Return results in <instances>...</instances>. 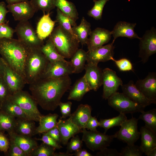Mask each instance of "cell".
Here are the masks:
<instances>
[{
  "label": "cell",
  "mask_w": 156,
  "mask_h": 156,
  "mask_svg": "<svg viewBox=\"0 0 156 156\" xmlns=\"http://www.w3.org/2000/svg\"><path fill=\"white\" fill-rule=\"evenodd\" d=\"M71 83L69 75L57 78H42L29 84V89L38 105L43 109L53 111Z\"/></svg>",
  "instance_id": "6da1fadb"
},
{
  "label": "cell",
  "mask_w": 156,
  "mask_h": 156,
  "mask_svg": "<svg viewBox=\"0 0 156 156\" xmlns=\"http://www.w3.org/2000/svg\"><path fill=\"white\" fill-rule=\"evenodd\" d=\"M29 49L18 39H0V54L6 63L25 79L24 68Z\"/></svg>",
  "instance_id": "7a4b0ae2"
},
{
  "label": "cell",
  "mask_w": 156,
  "mask_h": 156,
  "mask_svg": "<svg viewBox=\"0 0 156 156\" xmlns=\"http://www.w3.org/2000/svg\"><path fill=\"white\" fill-rule=\"evenodd\" d=\"M50 63L40 49L29 50L24 68L26 83L31 84L43 78Z\"/></svg>",
  "instance_id": "3957f363"
},
{
  "label": "cell",
  "mask_w": 156,
  "mask_h": 156,
  "mask_svg": "<svg viewBox=\"0 0 156 156\" xmlns=\"http://www.w3.org/2000/svg\"><path fill=\"white\" fill-rule=\"evenodd\" d=\"M49 38L64 58H71L78 49L79 42L77 38L59 25L54 29Z\"/></svg>",
  "instance_id": "277c9868"
},
{
  "label": "cell",
  "mask_w": 156,
  "mask_h": 156,
  "mask_svg": "<svg viewBox=\"0 0 156 156\" xmlns=\"http://www.w3.org/2000/svg\"><path fill=\"white\" fill-rule=\"evenodd\" d=\"M8 98L21 107L29 119L39 121L42 115L36 102L27 92L21 90L10 94Z\"/></svg>",
  "instance_id": "5b68a950"
},
{
  "label": "cell",
  "mask_w": 156,
  "mask_h": 156,
  "mask_svg": "<svg viewBox=\"0 0 156 156\" xmlns=\"http://www.w3.org/2000/svg\"><path fill=\"white\" fill-rule=\"evenodd\" d=\"M15 29L18 39L29 50L40 49L44 44L28 21H19Z\"/></svg>",
  "instance_id": "8992f818"
},
{
  "label": "cell",
  "mask_w": 156,
  "mask_h": 156,
  "mask_svg": "<svg viewBox=\"0 0 156 156\" xmlns=\"http://www.w3.org/2000/svg\"><path fill=\"white\" fill-rule=\"evenodd\" d=\"M108 104L120 113L141 112L145 107L135 103L123 93L116 92L108 99Z\"/></svg>",
  "instance_id": "52a82bcc"
},
{
  "label": "cell",
  "mask_w": 156,
  "mask_h": 156,
  "mask_svg": "<svg viewBox=\"0 0 156 156\" xmlns=\"http://www.w3.org/2000/svg\"><path fill=\"white\" fill-rule=\"evenodd\" d=\"M83 133L82 140L86 146L94 151L100 150L109 146L115 138V135H108L96 131H87L86 129L81 131Z\"/></svg>",
  "instance_id": "ba28073f"
},
{
  "label": "cell",
  "mask_w": 156,
  "mask_h": 156,
  "mask_svg": "<svg viewBox=\"0 0 156 156\" xmlns=\"http://www.w3.org/2000/svg\"><path fill=\"white\" fill-rule=\"evenodd\" d=\"M138 120L132 117L124 121L120 126L119 130L114 134L115 138L127 144H134L140 136L138 129Z\"/></svg>",
  "instance_id": "9c48e42d"
},
{
  "label": "cell",
  "mask_w": 156,
  "mask_h": 156,
  "mask_svg": "<svg viewBox=\"0 0 156 156\" xmlns=\"http://www.w3.org/2000/svg\"><path fill=\"white\" fill-rule=\"evenodd\" d=\"M139 57L144 63L148 60L149 57L156 53V29L153 27L146 31L140 39Z\"/></svg>",
  "instance_id": "30bf717a"
},
{
  "label": "cell",
  "mask_w": 156,
  "mask_h": 156,
  "mask_svg": "<svg viewBox=\"0 0 156 156\" xmlns=\"http://www.w3.org/2000/svg\"><path fill=\"white\" fill-rule=\"evenodd\" d=\"M123 84L122 81L117 75L116 72L109 68L102 70V97L105 100L117 92L120 86Z\"/></svg>",
  "instance_id": "8fae6325"
},
{
  "label": "cell",
  "mask_w": 156,
  "mask_h": 156,
  "mask_svg": "<svg viewBox=\"0 0 156 156\" xmlns=\"http://www.w3.org/2000/svg\"><path fill=\"white\" fill-rule=\"evenodd\" d=\"M6 7L9 12L12 14L14 20L19 21H28L36 12L30 1L8 4Z\"/></svg>",
  "instance_id": "7c38bea8"
},
{
  "label": "cell",
  "mask_w": 156,
  "mask_h": 156,
  "mask_svg": "<svg viewBox=\"0 0 156 156\" xmlns=\"http://www.w3.org/2000/svg\"><path fill=\"white\" fill-rule=\"evenodd\" d=\"M135 84L146 98L156 103L155 72H149L144 79L138 80Z\"/></svg>",
  "instance_id": "4fadbf2b"
},
{
  "label": "cell",
  "mask_w": 156,
  "mask_h": 156,
  "mask_svg": "<svg viewBox=\"0 0 156 156\" xmlns=\"http://www.w3.org/2000/svg\"><path fill=\"white\" fill-rule=\"evenodd\" d=\"M3 79L11 94L22 90L26 84L24 79L12 69L4 61Z\"/></svg>",
  "instance_id": "5bb4252c"
},
{
  "label": "cell",
  "mask_w": 156,
  "mask_h": 156,
  "mask_svg": "<svg viewBox=\"0 0 156 156\" xmlns=\"http://www.w3.org/2000/svg\"><path fill=\"white\" fill-rule=\"evenodd\" d=\"M114 43L102 46L87 52L86 62L98 64L100 62H104L111 60L114 55L115 46Z\"/></svg>",
  "instance_id": "9a60e30c"
},
{
  "label": "cell",
  "mask_w": 156,
  "mask_h": 156,
  "mask_svg": "<svg viewBox=\"0 0 156 156\" xmlns=\"http://www.w3.org/2000/svg\"><path fill=\"white\" fill-rule=\"evenodd\" d=\"M112 36L111 31L104 28L97 27L92 31L86 44L88 51L94 50L108 43Z\"/></svg>",
  "instance_id": "2e32d148"
},
{
  "label": "cell",
  "mask_w": 156,
  "mask_h": 156,
  "mask_svg": "<svg viewBox=\"0 0 156 156\" xmlns=\"http://www.w3.org/2000/svg\"><path fill=\"white\" fill-rule=\"evenodd\" d=\"M73 73V68L70 62L58 61L50 62L43 78H57Z\"/></svg>",
  "instance_id": "e0dca14e"
},
{
  "label": "cell",
  "mask_w": 156,
  "mask_h": 156,
  "mask_svg": "<svg viewBox=\"0 0 156 156\" xmlns=\"http://www.w3.org/2000/svg\"><path fill=\"white\" fill-rule=\"evenodd\" d=\"M84 75L91 90L96 91L102 85V70L97 64L87 63Z\"/></svg>",
  "instance_id": "ac0fdd59"
},
{
  "label": "cell",
  "mask_w": 156,
  "mask_h": 156,
  "mask_svg": "<svg viewBox=\"0 0 156 156\" xmlns=\"http://www.w3.org/2000/svg\"><path fill=\"white\" fill-rule=\"evenodd\" d=\"M122 93L133 102L146 107L154 102L146 98L136 88L133 80L121 86Z\"/></svg>",
  "instance_id": "d6986e66"
},
{
  "label": "cell",
  "mask_w": 156,
  "mask_h": 156,
  "mask_svg": "<svg viewBox=\"0 0 156 156\" xmlns=\"http://www.w3.org/2000/svg\"><path fill=\"white\" fill-rule=\"evenodd\" d=\"M56 125L60 132L61 143L64 145L67 144L70 138L81 132L82 130L68 118L59 119Z\"/></svg>",
  "instance_id": "ffe728a7"
},
{
  "label": "cell",
  "mask_w": 156,
  "mask_h": 156,
  "mask_svg": "<svg viewBox=\"0 0 156 156\" xmlns=\"http://www.w3.org/2000/svg\"><path fill=\"white\" fill-rule=\"evenodd\" d=\"M136 23H131L125 21L118 22L114 26L113 30L111 31L112 35L114 37L112 42L114 43L115 40L120 37H126L129 39L138 38L140 37L134 31V29Z\"/></svg>",
  "instance_id": "44dd1931"
},
{
  "label": "cell",
  "mask_w": 156,
  "mask_h": 156,
  "mask_svg": "<svg viewBox=\"0 0 156 156\" xmlns=\"http://www.w3.org/2000/svg\"><path fill=\"white\" fill-rule=\"evenodd\" d=\"M92 108L88 104H81L68 119L80 129H84L91 116Z\"/></svg>",
  "instance_id": "7402d4cb"
},
{
  "label": "cell",
  "mask_w": 156,
  "mask_h": 156,
  "mask_svg": "<svg viewBox=\"0 0 156 156\" xmlns=\"http://www.w3.org/2000/svg\"><path fill=\"white\" fill-rule=\"evenodd\" d=\"M141 143L140 147L146 155L150 151L156 148V133L144 126L140 129Z\"/></svg>",
  "instance_id": "603a6c76"
},
{
  "label": "cell",
  "mask_w": 156,
  "mask_h": 156,
  "mask_svg": "<svg viewBox=\"0 0 156 156\" xmlns=\"http://www.w3.org/2000/svg\"><path fill=\"white\" fill-rule=\"evenodd\" d=\"M10 138L12 139L27 156L31 154L38 146L35 139L31 137L18 134L14 132L9 134Z\"/></svg>",
  "instance_id": "cb8c5ba5"
},
{
  "label": "cell",
  "mask_w": 156,
  "mask_h": 156,
  "mask_svg": "<svg viewBox=\"0 0 156 156\" xmlns=\"http://www.w3.org/2000/svg\"><path fill=\"white\" fill-rule=\"evenodd\" d=\"M91 90L84 76L77 80L72 87L68 97L69 100L80 101Z\"/></svg>",
  "instance_id": "d4e9b609"
},
{
  "label": "cell",
  "mask_w": 156,
  "mask_h": 156,
  "mask_svg": "<svg viewBox=\"0 0 156 156\" xmlns=\"http://www.w3.org/2000/svg\"><path fill=\"white\" fill-rule=\"evenodd\" d=\"M50 13L47 14L44 13V15L37 24L36 33L39 38L43 40L51 34L54 29L56 22L51 19Z\"/></svg>",
  "instance_id": "484cf974"
},
{
  "label": "cell",
  "mask_w": 156,
  "mask_h": 156,
  "mask_svg": "<svg viewBox=\"0 0 156 156\" xmlns=\"http://www.w3.org/2000/svg\"><path fill=\"white\" fill-rule=\"evenodd\" d=\"M14 133L31 137L35 135L36 128L34 121L28 119L16 118Z\"/></svg>",
  "instance_id": "4316f807"
},
{
  "label": "cell",
  "mask_w": 156,
  "mask_h": 156,
  "mask_svg": "<svg viewBox=\"0 0 156 156\" xmlns=\"http://www.w3.org/2000/svg\"><path fill=\"white\" fill-rule=\"evenodd\" d=\"M58 115L57 114H49L46 115H42L40 118L39 125L35 129V135L42 133L55 126Z\"/></svg>",
  "instance_id": "83f0119b"
},
{
  "label": "cell",
  "mask_w": 156,
  "mask_h": 156,
  "mask_svg": "<svg viewBox=\"0 0 156 156\" xmlns=\"http://www.w3.org/2000/svg\"><path fill=\"white\" fill-rule=\"evenodd\" d=\"M72 29L79 43L82 45L86 44L88 37L92 31L90 23L83 17L80 24L72 27Z\"/></svg>",
  "instance_id": "f1b7e54d"
},
{
  "label": "cell",
  "mask_w": 156,
  "mask_h": 156,
  "mask_svg": "<svg viewBox=\"0 0 156 156\" xmlns=\"http://www.w3.org/2000/svg\"><path fill=\"white\" fill-rule=\"evenodd\" d=\"M0 110L15 118L29 119L21 107L8 97L1 103Z\"/></svg>",
  "instance_id": "f546056e"
},
{
  "label": "cell",
  "mask_w": 156,
  "mask_h": 156,
  "mask_svg": "<svg viewBox=\"0 0 156 156\" xmlns=\"http://www.w3.org/2000/svg\"><path fill=\"white\" fill-rule=\"evenodd\" d=\"M87 52L82 49H78L71 58L70 61L73 70V73H79L84 69L87 60Z\"/></svg>",
  "instance_id": "4dcf8cb0"
},
{
  "label": "cell",
  "mask_w": 156,
  "mask_h": 156,
  "mask_svg": "<svg viewBox=\"0 0 156 156\" xmlns=\"http://www.w3.org/2000/svg\"><path fill=\"white\" fill-rule=\"evenodd\" d=\"M55 7L64 14L76 21L78 14L74 4L67 0H55Z\"/></svg>",
  "instance_id": "1f68e13d"
},
{
  "label": "cell",
  "mask_w": 156,
  "mask_h": 156,
  "mask_svg": "<svg viewBox=\"0 0 156 156\" xmlns=\"http://www.w3.org/2000/svg\"><path fill=\"white\" fill-rule=\"evenodd\" d=\"M40 50L50 62L66 61L58 52L54 44L49 38L45 44H43Z\"/></svg>",
  "instance_id": "d6a6232c"
},
{
  "label": "cell",
  "mask_w": 156,
  "mask_h": 156,
  "mask_svg": "<svg viewBox=\"0 0 156 156\" xmlns=\"http://www.w3.org/2000/svg\"><path fill=\"white\" fill-rule=\"evenodd\" d=\"M16 123L15 117L0 110V131H6L8 134L14 132Z\"/></svg>",
  "instance_id": "836d02e7"
},
{
  "label": "cell",
  "mask_w": 156,
  "mask_h": 156,
  "mask_svg": "<svg viewBox=\"0 0 156 156\" xmlns=\"http://www.w3.org/2000/svg\"><path fill=\"white\" fill-rule=\"evenodd\" d=\"M56 22L64 29L73 36L77 37L74 33L72 27L77 25L76 21L61 12L58 8L57 9Z\"/></svg>",
  "instance_id": "e575fe53"
},
{
  "label": "cell",
  "mask_w": 156,
  "mask_h": 156,
  "mask_svg": "<svg viewBox=\"0 0 156 156\" xmlns=\"http://www.w3.org/2000/svg\"><path fill=\"white\" fill-rule=\"evenodd\" d=\"M127 118L125 114L120 113L118 116L109 119H101L99 122V127L105 129V133L109 129L116 126H120Z\"/></svg>",
  "instance_id": "d590c367"
},
{
  "label": "cell",
  "mask_w": 156,
  "mask_h": 156,
  "mask_svg": "<svg viewBox=\"0 0 156 156\" xmlns=\"http://www.w3.org/2000/svg\"><path fill=\"white\" fill-rule=\"evenodd\" d=\"M138 120H142L146 126L156 133V109L155 108L145 112L143 111Z\"/></svg>",
  "instance_id": "8d00e7d4"
},
{
  "label": "cell",
  "mask_w": 156,
  "mask_h": 156,
  "mask_svg": "<svg viewBox=\"0 0 156 156\" xmlns=\"http://www.w3.org/2000/svg\"><path fill=\"white\" fill-rule=\"evenodd\" d=\"M36 12L39 10L44 13H50L55 8V0H30Z\"/></svg>",
  "instance_id": "74e56055"
},
{
  "label": "cell",
  "mask_w": 156,
  "mask_h": 156,
  "mask_svg": "<svg viewBox=\"0 0 156 156\" xmlns=\"http://www.w3.org/2000/svg\"><path fill=\"white\" fill-rule=\"evenodd\" d=\"M109 0H93L94 5L88 12V16L96 20L101 19L103 8L106 3Z\"/></svg>",
  "instance_id": "f35d334b"
},
{
  "label": "cell",
  "mask_w": 156,
  "mask_h": 156,
  "mask_svg": "<svg viewBox=\"0 0 156 156\" xmlns=\"http://www.w3.org/2000/svg\"><path fill=\"white\" fill-rule=\"evenodd\" d=\"M56 148L43 142L38 146L32 152L31 156H54Z\"/></svg>",
  "instance_id": "ab89813d"
},
{
  "label": "cell",
  "mask_w": 156,
  "mask_h": 156,
  "mask_svg": "<svg viewBox=\"0 0 156 156\" xmlns=\"http://www.w3.org/2000/svg\"><path fill=\"white\" fill-rule=\"evenodd\" d=\"M143 153L140 146L134 144H127L120 152V156H142Z\"/></svg>",
  "instance_id": "60d3db41"
},
{
  "label": "cell",
  "mask_w": 156,
  "mask_h": 156,
  "mask_svg": "<svg viewBox=\"0 0 156 156\" xmlns=\"http://www.w3.org/2000/svg\"><path fill=\"white\" fill-rule=\"evenodd\" d=\"M66 152L70 153L81 148L83 142L78 135L72 137L70 141L67 144Z\"/></svg>",
  "instance_id": "b9f144b4"
},
{
  "label": "cell",
  "mask_w": 156,
  "mask_h": 156,
  "mask_svg": "<svg viewBox=\"0 0 156 156\" xmlns=\"http://www.w3.org/2000/svg\"><path fill=\"white\" fill-rule=\"evenodd\" d=\"M111 60L114 62L119 69L122 71H133L132 64L129 60L126 58H122L116 60L113 57Z\"/></svg>",
  "instance_id": "7bdbcfd3"
},
{
  "label": "cell",
  "mask_w": 156,
  "mask_h": 156,
  "mask_svg": "<svg viewBox=\"0 0 156 156\" xmlns=\"http://www.w3.org/2000/svg\"><path fill=\"white\" fill-rule=\"evenodd\" d=\"M9 21L5 23L0 24V39L2 38H12L15 29L10 27Z\"/></svg>",
  "instance_id": "ee69618b"
},
{
  "label": "cell",
  "mask_w": 156,
  "mask_h": 156,
  "mask_svg": "<svg viewBox=\"0 0 156 156\" xmlns=\"http://www.w3.org/2000/svg\"><path fill=\"white\" fill-rule=\"evenodd\" d=\"M9 155L10 156H27L25 152L18 146L14 141L10 138Z\"/></svg>",
  "instance_id": "f6af8a7d"
},
{
  "label": "cell",
  "mask_w": 156,
  "mask_h": 156,
  "mask_svg": "<svg viewBox=\"0 0 156 156\" xmlns=\"http://www.w3.org/2000/svg\"><path fill=\"white\" fill-rule=\"evenodd\" d=\"M42 134L43 135L41 138H36L35 139L37 140L41 141L43 142L52 146L56 149H60L63 147L49 135L45 133H43Z\"/></svg>",
  "instance_id": "bcb514c9"
},
{
  "label": "cell",
  "mask_w": 156,
  "mask_h": 156,
  "mask_svg": "<svg viewBox=\"0 0 156 156\" xmlns=\"http://www.w3.org/2000/svg\"><path fill=\"white\" fill-rule=\"evenodd\" d=\"M72 103L68 101L63 103L61 102L59 105L60 107V112L62 115L61 119L69 117L71 115V108Z\"/></svg>",
  "instance_id": "7dc6e473"
},
{
  "label": "cell",
  "mask_w": 156,
  "mask_h": 156,
  "mask_svg": "<svg viewBox=\"0 0 156 156\" xmlns=\"http://www.w3.org/2000/svg\"><path fill=\"white\" fill-rule=\"evenodd\" d=\"M8 88L3 77H0V102H2L10 95Z\"/></svg>",
  "instance_id": "c3c4849f"
},
{
  "label": "cell",
  "mask_w": 156,
  "mask_h": 156,
  "mask_svg": "<svg viewBox=\"0 0 156 156\" xmlns=\"http://www.w3.org/2000/svg\"><path fill=\"white\" fill-rule=\"evenodd\" d=\"M96 156H120V154L115 149L108 148L106 147L100 150L96 153Z\"/></svg>",
  "instance_id": "681fc988"
},
{
  "label": "cell",
  "mask_w": 156,
  "mask_h": 156,
  "mask_svg": "<svg viewBox=\"0 0 156 156\" xmlns=\"http://www.w3.org/2000/svg\"><path fill=\"white\" fill-rule=\"evenodd\" d=\"M9 146V139L1 131H0V151L7 152L8 150Z\"/></svg>",
  "instance_id": "f907efd6"
},
{
  "label": "cell",
  "mask_w": 156,
  "mask_h": 156,
  "mask_svg": "<svg viewBox=\"0 0 156 156\" xmlns=\"http://www.w3.org/2000/svg\"><path fill=\"white\" fill-rule=\"evenodd\" d=\"M99 122L96 117H93L91 116L84 129H87L90 131H96V128L99 126Z\"/></svg>",
  "instance_id": "816d5d0a"
},
{
  "label": "cell",
  "mask_w": 156,
  "mask_h": 156,
  "mask_svg": "<svg viewBox=\"0 0 156 156\" xmlns=\"http://www.w3.org/2000/svg\"><path fill=\"white\" fill-rule=\"evenodd\" d=\"M44 133L51 136L59 144L61 143L60 133L57 125Z\"/></svg>",
  "instance_id": "f5cc1de1"
},
{
  "label": "cell",
  "mask_w": 156,
  "mask_h": 156,
  "mask_svg": "<svg viewBox=\"0 0 156 156\" xmlns=\"http://www.w3.org/2000/svg\"><path fill=\"white\" fill-rule=\"evenodd\" d=\"M7 8L5 3L4 2H0V24L7 22L6 16L7 14L9 12Z\"/></svg>",
  "instance_id": "db71d44e"
},
{
  "label": "cell",
  "mask_w": 156,
  "mask_h": 156,
  "mask_svg": "<svg viewBox=\"0 0 156 156\" xmlns=\"http://www.w3.org/2000/svg\"><path fill=\"white\" fill-rule=\"evenodd\" d=\"M73 155L75 156H93L91 153L88 152L87 151L81 148L78 150L75 151Z\"/></svg>",
  "instance_id": "11a10c76"
},
{
  "label": "cell",
  "mask_w": 156,
  "mask_h": 156,
  "mask_svg": "<svg viewBox=\"0 0 156 156\" xmlns=\"http://www.w3.org/2000/svg\"><path fill=\"white\" fill-rule=\"evenodd\" d=\"M5 63L3 60L0 57V77H3L4 72Z\"/></svg>",
  "instance_id": "9f6ffc18"
},
{
  "label": "cell",
  "mask_w": 156,
  "mask_h": 156,
  "mask_svg": "<svg viewBox=\"0 0 156 156\" xmlns=\"http://www.w3.org/2000/svg\"><path fill=\"white\" fill-rule=\"evenodd\" d=\"M5 1L8 4H12L28 1L29 0H5Z\"/></svg>",
  "instance_id": "6f0895ef"
},
{
  "label": "cell",
  "mask_w": 156,
  "mask_h": 156,
  "mask_svg": "<svg viewBox=\"0 0 156 156\" xmlns=\"http://www.w3.org/2000/svg\"><path fill=\"white\" fill-rule=\"evenodd\" d=\"M73 155V154H70L67 152L66 153H55L54 156H72Z\"/></svg>",
  "instance_id": "680465c9"
},
{
  "label": "cell",
  "mask_w": 156,
  "mask_h": 156,
  "mask_svg": "<svg viewBox=\"0 0 156 156\" xmlns=\"http://www.w3.org/2000/svg\"><path fill=\"white\" fill-rule=\"evenodd\" d=\"M146 155L147 156H156V148H154L151 150Z\"/></svg>",
  "instance_id": "91938a15"
},
{
  "label": "cell",
  "mask_w": 156,
  "mask_h": 156,
  "mask_svg": "<svg viewBox=\"0 0 156 156\" xmlns=\"http://www.w3.org/2000/svg\"><path fill=\"white\" fill-rule=\"evenodd\" d=\"M1 103L0 102V110L1 109Z\"/></svg>",
  "instance_id": "94428289"
}]
</instances>
